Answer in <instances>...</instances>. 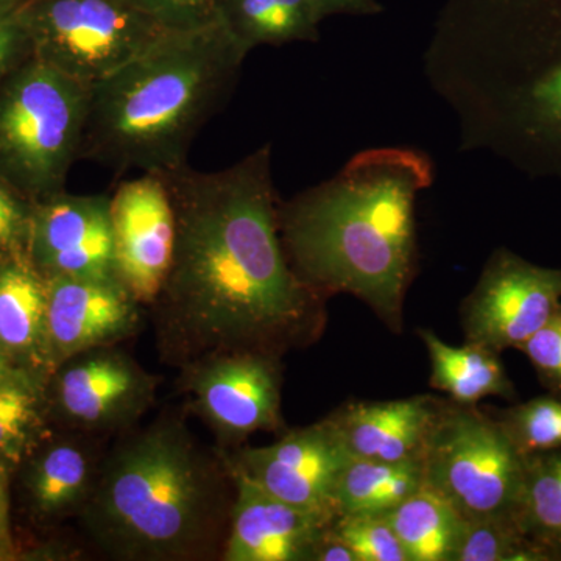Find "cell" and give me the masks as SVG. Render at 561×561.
<instances>
[{
  "label": "cell",
  "instance_id": "obj_1",
  "mask_svg": "<svg viewBox=\"0 0 561 561\" xmlns=\"http://www.w3.org/2000/svg\"><path fill=\"white\" fill-rule=\"evenodd\" d=\"M161 173L176 239L150 308L160 359L180 370L231 351L284 356L319 339L327 297L302 283L280 242L271 144L221 171L186 162Z\"/></svg>",
  "mask_w": 561,
  "mask_h": 561
},
{
  "label": "cell",
  "instance_id": "obj_2",
  "mask_svg": "<svg viewBox=\"0 0 561 561\" xmlns=\"http://www.w3.org/2000/svg\"><path fill=\"white\" fill-rule=\"evenodd\" d=\"M423 69L461 151L561 181V0H446Z\"/></svg>",
  "mask_w": 561,
  "mask_h": 561
},
{
  "label": "cell",
  "instance_id": "obj_3",
  "mask_svg": "<svg viewBox=\"0 0 561 561\" xmlns=\"http://www.w3.org/2000/svg\"><path fill=\"white\" fill-rule=\"evenodd\" d=\"M434 181L426 153L359 151L332 179L279 202V236L291 268L323 297L348 294L401 334L416 271L415 206Z\"/></svg>",
  "mask_w": 561,
  "mask_h": 561
},
{
  "label": "cell",
  "instance_id": "obj_4",
  "mask_svg": "<svg viewBox=\"0 0 561 561\" xmlns=\"http://www.w3.org/2000/svg\"><path fill=\"white\" fill-rule=\"evenodd\" d=\"M234 481L220 448L203 446L176 413L128 432L108 456L84 534L121 561L221 560Z\"/></svg>",
  "mask_w": 561,
  "mask_h": 561
},
{
  "label": "cell",
  "instance_id": "obj_5",
  "mask_svg": "<svg viewBox=\"0 0 561 561\" xmlns=\"http://www.w3.org/2000/svg\"><path fill=\"white\" fill-rule=\"evenodd\" d=\"M249 54L219 14L165 31L91 87L80 158L117 173L186 164L195 136L227 103Z\"/></svg>",
  "mask_w": 561,
  "mask_h": 561
},
{
  "label": "cell",
  "instance_id": "obj_6",
  "mask_svg": "<svg viewBox=\"0 0 561 561\" xmlns=\"http://www.w3.org/2000/svg\"><path fill=\"white\" fill-rule=\"evenodd\" d=\"M91 88L33 60L0 92V169L22 190L47 198L61 192L80 158Z\"/></svg>",
  "mask_w": 561,
  "mask_h": 561
},
{
  "label": "cell",
  "instance_id": "obj_7",
  "mask_svg": "<svg viewBox=\"0 0 561 561\" xmlns=\"http://www.w3.org/2000/svg\"><path fill=\"white\" fill-rule=\"evenodd\" d=\"M421 461L424 485L465 522L519 519L527 457L478 405L443 401Z\"/></svg>",
  "mask_w": 561,
  "mask_h": 561
},
{
  "label": "cell",
  "instance_id": "obj_8",
  "mask_svg": "<svg viewBox=\"0 0 561 561\" xmlns=\"http://www.w3.org/2000/svg\"><path fill=\"white\" fill-rule=\"evenodd\" d=\"M18 11L36 58L90 88L168 31L133 0H28Z\"/></svg>",
  "mask_w": 561,
  "mask_h": 561
},
{
  "label": "cell",
  "instance_id": "obj_9",
  "mask_svg": "<svg viewBox=\"0 0 561 561\" xmlns=\"http://www.w3.org/2000/svg\"><path fill=\"white\" fill-rule=\"evenodd\" d=\"M283 368V356L267 351L214 354L180 368L179 389L216 435L217 448L232 449L257 432L286 430Z\"/></svg>",
  "mask_w": 561,
  "mask_h": 561
},
{
  "label": "cell",
  "instance_id": "obj_10",
  "mask_svg": "<svg viewBox=\"0 0 561 561\" xmlns=\"http://www.w3.org/2000/svg\"><path fill=\"white\" fill-rule=\"evenodd\" d=\"M47 381L55 413L87 435L131 431L160 386L157 375L116 345L70 357Z\"/></svg>",
  "mask_w": 561,
  "mask_h": 561
},
{
  "label": "cell",
  "instance_id": "obj_11",
  "mask_svg": "<svg viewBox=\"0 0 561 561\" xmlns=\"http://www.w3.org/2000/svg\"><path fill=\"white\" fill-rule=\"evenodd\" d=\"M560 309L561 268L541 267L500 249L461 302L465 341L500 354L518 350Z\"/></svg>",
  "mask_w": 561,
  "mask_h": 561
},
{
  "label": "cell",
  "instance_id": "obj_12",
  "mask_svg": "<svg viewBox=\"0 0 561 561\" xmlns=\"http://www.w3.org/2000/svg\"><path fill=\"white\" fill-rule=\"evenodd\" d=\"M220 451L231 472L265 493L297 507L337 515L335 485L351 457L328 416L284 432L267 446L242 445Z\"/></svg>",
  "mask_w": 561,
  "mask_h": 561
},
{
  "label": "cell",
  "instance_id": "obj_13",
  "mask_svg": "<svg viewBox=\"0 0 561 561\" xmlns=\"http://www.w3.org/2000/svg\"><path fill=\"white\" fill-rule=\"evenodd\" d=\"M117 279L144 309L160 297L175 253L176 220L161 172L122 181L110 197Z\"/></svg>",
  "mask_w": 561,
  "mask_h": 561
},
{
  "label": "cell",
  "instance_id": "obj_14",
  "mask_svg": "<svg viewBox=\"0 0 561 561\" xmlns=\"http://www.w3.org/2000/svg\"><path fill=\"white\" fill-rule=\"evenodd\" d=\"M27 254L46 278L117 279L108 195L44 198L33 209Z\"/></svg>",
  "mask_w": 561,
  "mask_h": 561
},
{
  "label": "cell",
  "instance_id": "obj_15",
  "mask_svg": "<svg viewBox=\"0 0 561 561\" xmlns=\"http://www.w3.org/2000/svg\"><path fill=\"white\" fill-rule=\"evenodd\" d=\"M46 279L51 373L77 354L117 345L139 331L144 308L121 280L79 276Z\"/></svg>",
  "mask_w": 561,
  "mask_h": 561
},
{
  "label": "cell",
  "instance_id": "obj_16",
  "mask_svg": "<svg viewBox=\"0 0 561 561\" xmlns=\"http://www.w3.org/2000/svg\"><path fill=\"white\" fill-rule=\"evenodd\" d=\"M234 481L224 561H312L337 515L297 507L231 472Z\"/></svg>",
  "mask_w": 561,
  "mask_h": 561
},
{
  "label": "cell",
  "instance_id": "obj_17",
  "mask_svg": "<svg viewBox=\"0 0 561 561\" xmlns=\"http://www.w3.org/2000/svg\"><path fill=\"white\" fill-rule=\"evenodd\" d=\"M442 398L416 394L393 401H353L328 415L351 459L421 460Z\"/></svg>",
  "mask_w": 561,
  "mask_h": 561
},
{
  "label": "cell",
  "instance_id": "obj_18",
  "mask_svg": "<svg viewBox=\"0 0 561 561\" xmlns=\"http://www.w3.org/2000/svg\"><path fill=\"white\" fill-rule=\"evenodd\" d=\"M0 346L14 364L47 379V279L28 254L0 260Z\"/></svg>",
  "mask_w": 561,
  "mask_h": 561
},
{
  "label": "cell",
  "instance_id": "obj_19",
  "mask_svg": "<svg viewBox=\"0 0 561 561\" xmlns=\"http://www.w3.org/2000/svg\"><path fill=\"white\" fill-rule=\"evenodd\" d=\"M91 435L62 438L50 443L33 460L25 479L28 500L36 515L44 519L80 516L90 502L103 456Z\"/></svg>",
  "mask_w": 561,
  "mask_h": 561
},
{
  "label": "cell",
  "instance_id": "obj_20",
  "mask_svg": "<svg viewBox=\"0 0 561 561\" xmlns=\"http://www.w3.org/2000/svg\"><path fill=\"white\" fill-rule=\"evenodd\" d=\"M419 334L430 354L432 389L461 405H476L489 397L515 398V387L496 351L470 342L448 345L431 330Z\"/></svg>",
  "mask_w": 561,
  "mask_h": 561
},
{
  "label": "cell",
  "instance_id": "obj_21",
  "mask_svg": "<svg viewBox=\"0 0 561 561\" xmlns=\"http://www.w3.org/2000/svg\"><path fill=\"white\" fill-rule=\"evenodd\" d=\"M424 485L423 461L350 459L334 491L337 515H386Z\"/></svg>",
  "mask_w": 561,
  "mask_h": 561
},
{
  "label": "cell",
  "instance_id": "obj_22",
  "mask_svg": "<svg viewBox=\"0 0 561 561\" xmlns=\"http://www.w3.org/2000/svg\"><path fill=\"white\" fill-rule=\"evenodd\" d=\"M217 14L250 51L257 46L316 43L320 21L308 0H216Z\"/></svg>",
  "mask_w": 561,
  "mask_h": 561
},
{
  "label": "cell",
  "instance_id": "obj_23",
  "mask_svg": "<svg viewBox=\"0 0 561 561\" xmlns=\"http://www.w3.org/2000/svg\"><path fill=\"white\" fill-rule=\"evenodd\" d=\"M409 561H453L465 519L426 485L386 513Z\"/></svg>",
  "mask_w": 561,
  "mask_h": 561
},
{
  "label": "cell",
  "instance_id": "obj_24",
  "mask_svg": "<svg viewBox=\"0 0 561 561\" xmlns=\"http://www.w3.org/2000/svg\"><path fill=\"white\" fill-rule=\"evenodd\" d=\"M519 522L534 540L561 553V453L527 457Z\"/></svg>",
  "mask_w": 561,
  "mask_h": 561
},
{
  "label": "cell",
  "instance_id": "obj_25",
  "mask_svg": "<svg viewBox=\"0 0 561 561\" xmlns=\"http://www.w3.org/2000/svg\"><path fill=\"white\" fill-rule=\"evenodd\" d=\"M41 381L39 376L21 371L0 383V463L24 459L38 442L44 405Z\"/></svg>",
  "mask_w": 561,
  "mask_h": 561
},
{
  "label": "cell",
  "instance_id": "obj_26",
  "mask_svg": "<svg viewBox=\"0 0 561 561\" xmlns=\"http://www.w3.org/2000/svg\"><path fill=\"white\" fill-rule=\"evenodd\" d=\"M559 556L534 540L519 519L465 522L453 561H540Z\"/></svg>",
  "mask_w": 561,
  "mask_h": 561
},
{
  "label": "cell",
  "instance_id": "obj_27",
  "mask_svg": "<svg viewBox=\"0 0 561 561\" xmlns=\"http://www.w3.org/2000/svg\"><path fill=\"white\" fill-rule=\"evenodd\" d=\"M513 445L523 456L561 448V398H535L497 415Z\"/></svg>",
  "mask_w": 561,
  "mask_h": 561
},
{
  "label": "cell",
  "instance_id": "obj_28",
  "mask_svg": "<svg viewBox=\"0 0 561 561\" xmlns=\"http://www.w3.org/2000/svg\"><path fill=\"white\" fill-rule=\"evenodd\" d=\"M332 529L356 561H409L386 515H339Z\"/></svg>",
  "mask_w": 561,
  "mask_h": 561
},
{
  "label": "cell",
  "instance_id": "obj_29",
  "mask_svg": "<svg viewBox=\"0 0 561 561\" xmlns=\"http://www.w3.org/2000/svg\"><path fill=\"white\" fill-rule=\"evenodd\" d=\"M518 350L534 365L542 386L561 398V309Z\"/></svg>",
  "mask_w": 561,
  "mask_h": 561
},
{
  "label": "cell",
  "instance_id": "obj_30",
  "mask_svg": "<svg viewBox=\"0 0 561 561\" xmlns=\"http://www.w3.org/2000/svg\"><path fill=\"white\" fill-rule=\"evenodd\" d=\"M33 209L35 206L28 208L0 176V260L27 254Z\"/></svg>",
  "mask_w": 561,
  "mask_h": 561
},
{
  "label": "cell",
  "instance_id": "obj_31",
  "mask_svg": "<svg viewBox=\"0 0 561 561\" xmlns=\"http://www.w3.org/2000/svg\"><path fill=\"white\" fill-rule=\"evenodd\" d=\"M168 31L205 24L217 16L216 0H133Z\"/></svg>",
  "mask_w": 561,
  "mask_h": 561
},
{
  "label": "cell",
  "instance_id": "obj_32",
  "mask_svg": "<svg viewBox=\"0 0 561 561\" xmlns=\"http://www.w3.org/2000/svg\"><path fill=\"white\" fill-rule=\"evenodd\" d=\"M317 20L320 22L335 14H354V16H371L381 13L378 0H308Z\"/></svg>",
  "mask_w": 561,
  "mask_h": 561
},
{
  "label": "cell",
  "instance_id": "obj_33",
  "mask_svg": "<svg viewBox=\"0 0 561 561\" xmlns=\"http://www.w3.org/2000/svg\"><path fill=\"white\" fill-rule=\"evenodd\" d=\"M312 561H356V557L351 552L348 546L337 537L331 524L330 529L317 545Z\"/></svg>",
  "mask_w": 561,
  "mask_h": 561
},
{
  "label": "cell",
  "instance_id": "obj_34",
  "mask_svg": "<svg viewBox=\"0 0 561 561\" xmlns=\"http://www.w3.org/2000/svg\"><path fill=\"white\" fill-rule=\"evenodd\" d=\"M9 474L5 465L0 463V540H10Z\"/></svg>",
  "mask_w": 561,
  "mask_h": 561
},
{
  "label": "cell",
  "instance_id": "obj_35",
  "mask_svg": "<svg viewBox=\"0 0 561 561\" xmlns=\"http://www.w3.org/2000/svg\"><path fill=\"white\" fill-rule=\"evenodd\" d=\"M27 371L24 368L16 367L13 360L10 359L9 354L5 350L0 346V383L5 382L7 379L13 378L18 373Z\"/></svg>",
  "mask_w": 561,
  "mask_h": 561
},
{
  "label": "cell",
  "instance_id": "obj_36",
  "mask_svg": "<svg viewBox=\"0 0 561 561\" xmlns=\"http://www.w3.org/2000/svg\"><path fill=\"white\" fill-rule=\"evenodd\" d=\"M27 2L28 0H0V16L14 13V11L20 10Z\"/></svg>",
  "mask_w": 561,
  "mask_h": 561
},
{
  "label": "cell",
  "instance_id": "obj_37",
  "mask_svg": "<svg viewBox=\"0 0 561 561\" xmlns=\"http://www.w3.org/2000/svg\"><path fill=\"white\" fill-rule=\"evenodd\" d=\"M18 552L14 551L10 540H0V561L18 560Z\"/></svg>",
  "mask_w": 561,
  "mask_h": 561
},
{
  "label": "cell",
  "instance_id": "obj_38",
  "mask_svg": "<svg viewBox=\"0 0 561 561\" xmlns=\"http://www.w3.org/2000/svg\"><path fill=\"white\" fill-rule=\"evenodd\" d=\"M10 60H5V58H0V73H2V70L7 68V65H9Z\"/></svg>",
  "mask_w": 561,
  "mask_h": 561
}]
</instances>
